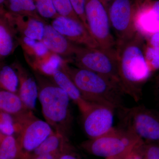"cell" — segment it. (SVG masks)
Listing matches in <instances>:
<instances>
[{"label": "cell", "instance_id": "obj_5", "mask_svg": "<svg viewBox=\"0 0 159 159\" xmlns=\"http://www.w3.org/2000/svg\"><path fill=\"white\" fill-rule=\"evenodd\" d=\"M123 128L145 142H159V115L144 106L119 109Z\"/></svg>", "mask_w": 159, "mask_h": 159}, {"label": "cell", "instance_id": "obj_36", "mask_svg": "<svg viewBox=\"0 0 159 159\" xmlns=\"http://www.w3.org/2000/svg\"><path fill=\"white\" fill-rule=\"evenodd\" d=\"M101 2H102V4H103L105 8L107 9L108 11V9L110 5H111V3L114 0H100Z\"/></svg>", "mask_w": 159, "mask_h": 159}, {"label": "cell", "instance_id": "obj_31", "mask_svg": "<svg viewBox=\"0 0 159 159\" xmlns=\"http://www.w3.org/2000/svg\"><path fill=\"white\" fill-rule=\"evenodd\" d=\"M144 143L131 152L124 159H142V150Z\"/></svg>", "mask_w": 159, "mask_h": 159}, {"label": "cell", "instance_id": "obj_24", "mask_svg": "<svg viewBox=\"0 0 159 159\" xmlns=\"http://www.w3.org/2000/svg\"><path fill=\"white\" fill-rule=\"evenodd\" d=\"M38 13L45 18H55L59 16L54 7L53 0H36L35 2Z\"/></svg>", "mask_w": 159, "mask_h": 159}, {"label": "cell", "instance_id": "obj_18", "mask_svg": "<svg viewBox=\"0 0 159 159\" xmlns=\"http://www.w3.org/2000/svg\"><path fill=\"white\" fill-rule=\"evenodd\" d=\"M17 17V19H16V24L25 36L36 40L42 41L45 25L40 20L29 16L27 21H25L21 16H19Z\"/></svg>", "mask_w": 159, "mask_h": 159}, {"label": "cell", "instance_id": "obj_2", "mask_svg": "<svg viewBox=\"0 0 159 159\" xmlns=\"http://www.w3.org/2000/svg\"><path fill=\"white\" fill-rule=\"evenodd\" d=\"M61 69L68 75L88 102L119 110L124 107V93L116 83L95 72L69 66L63 61Z\"/></svg>", "mask_w": 159, "mask_h": 159}, {"label": "cell", "instance_id": "obj_21", "mask_svg": "<svg viewBox=\"0 0 159 159\" xmlns=\"http://www.w3.org/2000/svg\"><path fill=\"white\" fill-rule=\"evenodd\" d=\"M18 78L11 67L4 66L0 71V83L5 90L15 93L18 85Z\"/></svg>", "mask_w": 159, "mask_h": 159}, {"label": "cell", "instance_id": "obj_38", "mask_svg": "<svg viewBox=\"0 0 159 159\" xmlns=\"http://www.w3.org/2000/svg\"><path fill=\"white\" fill-rule=\"evenodd\" d=\"M5 1V0H0V3H1V4H2V3L4 2Z\"/></svg>", "mask_w": 159, "mask_h": 159}, {"label": "cell", "instance_id": "obj_16", "mask_svg": "<svg viewBox=\"0 0 159 159\" xmlns=\"http://www.w3.org/2000/svg\"><path fill=\"white\" fill-rule=\"evenodd\" d=\"M0 108L1 111L15 117L30 111L24 105L19 96L5 90L0 92Z\"/></svg>", "mask_w": 159, "mask_h": 159}, {"label": "cell", "instance_id": "obj_41", "mask_svg": "<svg viewBox=\"0 0 159 159\" xmlns=\"http://www.w3.org/2000/svg\"><path fill=\"white\" fill-rule=\"evenodd\" d=\"M158 1H159V0H158Z\"/></svg>", "mask_w": 159, "mask_h": 159}, {"label": "cell", "instance_id": "obj_7", "mask_svg": "<svg viewBox=\"0 0 159 159\" xmlns=\"http://www.w3.org/2000/svg\"><path fill=\"white\" fill-rule=\"evenodd\" d=\"M38 97L46 121L63 134L62 126L69 116L70 97L57 85L49 84L39 89Z\"/></svg>", "mask_w": 159, "mask_h": 159}, {"label": "cell", "instance_id": "obj_25", "mask_svg": "<svg viewBox=\"0 0 159 159\" xmlns=\"http://www.w3.org/2000/svg\"><path fill=\"white\" fill-rule=\"evenodd\" d=\"M144 53L146 61L151 71L157 70L159 69V48L154 47L148 43L145 44Z\"/></svg>", "mask_w": 159, "mask_h": 159}, {"label": "cell", "instance_id": "obj_39", "mask_svg": "<svg viewBox=\"0 0 159 159\" xmlns=\"http://www.w3.org/2000/svg\"><path fill=\"white\" fill-rule=\"evenodd\" d=\"M157 85H158V89L159 91V78L158 80H157Z\"/></svg>", "mask_w": 159, "mask_h": 159}, {"label": "cell", "instance_id": "obj_14", "mask_svg": "<svg viewBox=\"0 0 159 159\" xmlns=\"http://www.w3.org/2000/svg\"><path fill=\"white\" fill-rule=\"evenodd\" d=\"M52 76L56 85L64 91L70 99L77 104L82 114L88 110L91 102L84 99L72 80L62 69L55 72Z\"/></svg>", "mask_w": 159, "mask_h": 159}, {"label": "cell", "instance_id": "obj_30", "mask_svg": "<svg viewBox=\"0 0 159 159\" xmlns=\"http://www.w3.org/2000/svg\"><path fill=\"white\" fill-rule=\"evenodd\" d=\"M31 48L38 57H44L48 53L49 49L42 41L36 40Z\"/></svg>", "mask_w": 159, "mask_h": 159}, {"label": "cell", "instance_id": "obj_3", "mask_svg": "<svg viewBox=\"0 0 159 159\" xmlns=\"http://www.w3.org/2000/svg\"><path fill=\"white\" fill-rule=\"evenodd\" d=\"M145 142L127 129L113 128L107 133L83 142V148L96 156L124 159Z\"/></svg>", "mask_w": 159, "mask_h": 159}, {"label": "cell", "instance_id": "obj_27", "mask_svg": "<svg viewBox=\"0 0 159 159\" xmlns=\"http://www.w3.org/2000/svg\"><path fill=\"white\" fill-rule=\"evenodd\" d=\"M0 120L1 134L4 136H12L16 132L13 116L10 114L1 111Z\"/></svg>", "mask_w": 159, "mask_h": 159}, {"label": "cell", "instance_id": "obj_9", "mask_svg": "<svg viewBox=\"0 0 159 159\" xmlns=\"http://www.w3.org/2000/svg\"><path fill=\"white\" fill-rule=\"evenodd\" d=\"M135 2L114 0L108 9L111 27L116 35V44L131 39L138 32L135 23Z\"/></svg>", "mask_w": 159, "mask_h": 159}, {"label": "cell", "instance_id": "obj_34", "mask_svg": "<svg viewBox=\"0 0 159 159\" xmlns=\"http://www.w3.org/2000/svg\"><path fill=\"white\" fill-rule=\"evenodd\" d=\"M60 154H55L47 153L40 155L37 156L33 157H28L33 159H57Z\"/></svg>", "mask_w": 159, "mask_h": 159}, {"label": "cell", "instance_id": "obj_17", "mask_svg": "<svg viewBox=\"0 0 159 159\" xmlns=\"http://www.w3.org/2000/svg\"><path fill=\"white\" fill-rule=\"evenodd\" d=\"M18 96L26 108L34 110L39 92L37 84L33 78L27 77L21 78Z\"/></svg>", "mask_w": 159, "mask_h": 159}, {"label": "cell", "instance_id": "obj_10", "mask_svg": "<svg viewBox=\"0 0 159 159\" xmlns=\"http://www.w3.org/2000/svg\"><path fill=\"white\" fill-rule=\"evenodd\" d=\"M115 111L107 106L91 103L88 110L82 114L83 126L89 139L101 136L113 128Z\"/></svg>", "mask_w": 159, "mask_h": 159}, {"label": "cell", "instance_id": "obj_35", "mask_svg": "<svg viewBox=\"0 0 159 159\" xmlns=\"http://www.w3.org/2000/svg\"><path fill=\"white\" fill-rule=\"evenodd\" d=\"M151 4L152 10L159 20V1L151 0Z\"/></svg>", "mask_w": 159, "mask_h": 159}, {"label": "cell", "instance_id": "obj_1", "mask_svg": "<svg viewBox=\"0 0 159 159\" xmlns=\"http://www.w3.org/2000/svg\"><path fill=\"white\" fill-rule=\"evenodd\" d=\"M145 39L138 31L131 39L116 46L121 88L136 101L142 98V88L152 73L145 59Z\"/></svg>", "mask_w": 159, "mask_h": 159}, {"label": "cell", "instance_id": "obj_13", "mask_svg": "<svg viewBox=\"0 0 159 159\" xmlns=\"http://www.w3.org/2000/svg\"><path fill=\"white\" fill-rule=\"evenodd\" d=\"M42 41L49 50L64 56H74L77 46L60 33L51 25H45Z\"/></svg>", "mask_w": 159, "mask_h": 159}, {"label": "cell", "instance_id": "obj_28", "mask_svg": "<svg viewBox=\"0 0 159 159\" xmlns=\"http://www.w3.org/2000/svg\"><path fill=\"white\" fill-rule=\"evenodd\" d=\"M142 159H159V145L157 142H145Z\"/></svg>", "mask_w": 159, "mask_h": 159}, {"label": "cell", "instance_id": "obj_37", "mask_svg": "<svg viewBox=\"0 0 159 159\" xmlns=\"http://www.w3.org/2000/svg\"><path fill=\"white\" fill-rule=\"evenodd\" d=\"M105 159H122L118 157H110V158H105Z\"/></svg>", "mask_w": 159, "mask_h": 159}, {"label": "cell", "instance_id": "obj_15", "mask_svg": "<svg viewBox=\"0 0 159 159\" xmlns=\"http://www.w3.org/2000/svg\"><path fill=\"white\" fill-rule=\"evenodd\" d=\"M64 138L63 134L59 132L53 131L27 157H33L43 154H60L66 148V141Z\"/></svg>", "mask_w": 159, "mask_h": 159}, {"label": "cell", "instance_id": "obj_40", "mask_svg": "<svg viewBox=\"0 0 159 159\" xmlns=\"http://www.w3.org/2000/svg\"><path fill=\"white\" fill-rule=\"evenodd\" d=\"M23 159H33L31 158H30V157H26V158H24Z\"/></svg>", "mask_w": 159, "mask_h": 159}, {"label": "cell", "instance_id": "obj_8", "mask_svg": "<svg viewBox=\"0 0 159 159\" xmlns=\"http://www.w3.org/2000/svg\"><path fill=\"white\" fill-rule=\"evenodd\" d=\"M86 17L89 30L99 48H116V41L111 33L108 11L100 0H85Z\"/></svg>", "mask_w": 159, "mask_h": 159}, {"label": "cell", "instance_id": "obj_6", "mask_svg": "<svg viewBox=\"0 0 159 159\" xmlns=\"http://www.w3.org/2000/svg\"><path fill=\"white\" fill-rule=\"evenodd\" d=\"M20 159L29 156L53 133L51 125L34 117L31 111L14 119Z\"/></svg>", "mask_w": 159, "mask_h": 159}, {"label": "cell", "instance_id": "obj_19", "mask_svg": "<svg viewBox=\"0 0 159 159\" xmlns=\"http://www.w3.org/2000/svg\"><path fill=\"white\" fill-rule=\"evenodd\" d=\"M20 159L17 140L13 136L1 134L0 159Z\"/></svg>", "mask_w": 159, "mask_h": 159}, {"label": "cell", "instance_id": "obj_22", "mask_svg": "<svg viewBox=\"0 0 159 159\" xmlns=\"http://www.w3.org/2000/svg\"><path fill=\"white\" fill-rule=\"evenodd\" d=\"M13 40L9 29L2 20L0 25V55L1 57L9 55L12 51Z\"/></svg>", "mask_w": 159, "mask_h": 159}, {"label": "cell", "instance_id": "obj_11", "mask_svg": "<svg viewBox=\"0 0 159 159\" xmlns=\"http://www.w3.org/2000/svg\"><path fill=\"white\" fill-rule=\"evenodd\" d=\"M51 25L74 43L90 48H99L97 42L82 23L59 16L54 19Z\"/></svg>", "mask_w": 159, "mask_h": 159}, {"label": "cell", "instance_id": "obj_33", "mask_svg": "<svg viewBox=\"0 0 159 159\" xmlns=\"http://www.w3.org/2000/svg\"><path fill=\"white\" fill-rule=\"evenodd\" d=\"M57 159H80V158L74 154L67 152L65 148L59 155Z\"/></svg>", "mask_w": 159, "mask_h": 159}, {"label": "cell", "instance_id": "obj_32", "mask_svg": "<svg viewBox=\"0 0 159 159\" xmlns=\"http://www.w3.org/2000/svg\"><path fill=\"white\" fill-rule=\"evenodd\" d=\"M148 43L154 47L159 48V31L148 38Z\"/></svg>", "mask_w": 159, "mask_h": 159}, {"label": "cell", "instance_id": "obj_23", "mask_svg": "<svg viewBox=\"0 0 159 159\" xmlns=\"http://www.w3.org/2000/svg\"><path fill=\"white\" fill-rule=\"evenodd\" d=\"M53 2L59 16L82 23L74 11L70 0H53Z\"/></svg>", "mask_w": 159, "mask_h": 159}, {"label": "cell", "instance_id": "obj_20", "mask_svg": "<svg viewBox=\"0 0 159 159\" xmlns=\"http://www.w3.org/2000/svg\"><path fill=\"white\" fill-rule=\"evenodd\" d=\"M10 11L16 14L28 16L39 19L36 15V6L33 0H9Z\"/></svg>", "mask_w": 159, "mask_h": 159}, {"label": "cell", "instance_id": "obj_12", "mask_svg": "<svg viewBox=\"0 0 159 159\" xmlns=\"http://www.w3.org/2000/svg\"><path fill=\"white\" fill-rule=\"evenodd\" d=\"M151 0H136L135 23L137 31L149 38L159 31V20L152 8Z\"/></svg>", "mask_w": 159, "mask_h": 159}, {"label": "cell", "instance_id": "obj_26", "mask_svg": "<svg viewBox=\"0 0 159 159\" xmlns=\"http://www.w3.org/2000/svg\"><path fill=\"white\" fill-rule=\"evenodd\" d=\"M63 62L62 59L58 54L51 55L47 61L41 64V71L47 75L52 76L55 72L61 69Z\"/></svg>", "mask_w": 159, "mask_h": 159}, {"label": "cell", "instance_id": "obj_29", "mask_svg": "<svg viewBox=\"0 0 159 159\" xmlns=\"http://www.w3.org/2000/svg\"><path fill=\"white\" fill-rule=\"evenodd\" d=\"M74 11L86 28L89 30L86 17L85 0H70Z\"/></svg>", "mask_w": 159, "mask_h": 159}, {"label": "cell", "instance_id": "obj_4", "mask_svg": "<svg viewBox=\"0 0 159 159\" xmlns=\"http://www.w3.org/2000/svg\"><path fill=\"white\" fill-rule=\"evenodd\" d=\"M74 56L77 67L102 75L116 83L122 89L116 48L104 50L100 48L77 46Z\"/></svg>", "mask_w": 159, "mask_h": 159}]
</instances>
